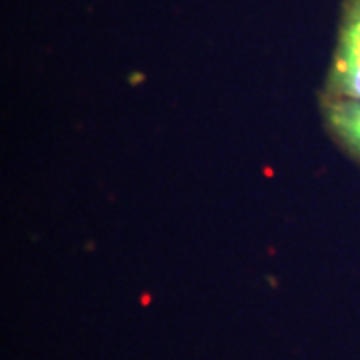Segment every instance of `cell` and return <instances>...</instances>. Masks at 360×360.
<instances>
[{
    "label": "cell",
    "mask_w": 360,
    "mask_h": 360,
    "mask_svg": "<svg viewBox=\"0 0 360 360\" xmlns=\"http://www.w3.org/2000/svg\"><path fill=\"white\" fill-rule=\"evenodd\" d=\"M321 98L360 103V0H345L333 65Z\"/></svg>",
    "instance_id": "1"
},
{
    "label": "cell",
    "mask_w": 360,
    "mask_h": 360,
    "mask_svg": "<svg viewBox=\"0 0 360 360\" xmlns=\"http://www.w3.org/2000/svg\"><path fill=\"white\" fill-rule=\"evenodd\" d=\"M321 104L330 136L360 162V103L321 98Z\"/></svg>",
    "instance_id": "2"
}]
</instances>
